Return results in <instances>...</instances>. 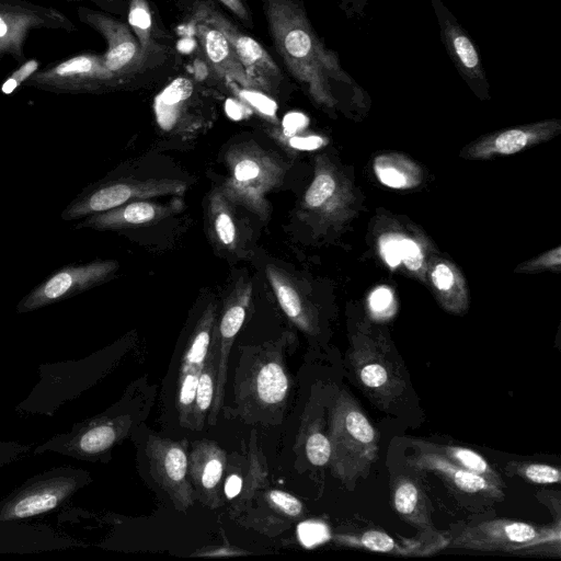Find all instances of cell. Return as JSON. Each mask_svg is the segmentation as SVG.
I'll return each instance as SVG.
<instances>
[{"label": "cell", "mask_w": 561, "mask_h": 561, "mask_svg": "<svg viewBox=\"0 0 561 561\" xmlns=\"http://www.w3.org/2000/svg\"><path fill=\"white\" fill-rule=\"evenodd\" d=\"M298 533L300 540L305 545L310 546L319 541V538L321 537V527L311 523H306L299 527Z\"/></svg>", "instance_id": "obj_46"}, {"label": "cell", "mask_w": 561, "mask_h": 561, "mask_svg": "<svg viewBox=\"0 0 561 561\" xmlns=\"http://www.w3.org/2000/svg\"><path fill=\"white\" fill-rule=\"evenodd\" d=\"M337 545L363 549L371 552L397 556H426L448 543L438 533L421 534V539L396 540L380 530H365L358 534H337L334 536Z\"/></svg>", "instance_id": "obj_18"}, {"label": "cell", "mask_w": 561, "mask_h": 561, "mask_svg": "<svg viewBox=\"0 0 561 561\" xmlns=\"http://www.w3.org/2000/svg\"><path fill=\"white\" fill-rule=\"evenodd\" d=\"M536 134L528 129H508L499 134L490 145L489 151L500 154H513L534 141Z\"/></svg>", "instance_id": "obj_33"}, {"label": "cell", "mask_w": 561, "mask_h": 561, "mask_svg": "<svg viewBox=\"0 0 561 561\" xmlns=\"http://www.w3.org/2000/svg\"><path fill=\"white\" fill-rule=\"evenodd\" d=\"M187 185L174 179H144L110 174L85 186L61 211L65 221L83 219L121 205L161 196H181Z\"/></svg>", "instance_id": "obj_4"}, {"label": "cell", "mask_w": 561, "mask_h": 561, "mask_svg": "<svg viewBox=\"0 0 561 561\" xmlns=\"http://www.w3.org/2000/svg\"><path fill=\"white\" fill-rule=\"evenodd\" d=\"M202 369L180 371L176 396V409L183 426L192 427V414L196 396L198 376Z\"/></svg>", "instance_id": "obj_29"}, {"label": "cell", "mask_w": 561, "mask_h": 561, "mask_svg": "<svg viewBox=\"0 0 561 561\" xmlns=\"http://www.w3.org/2000/svg\"><path fill=\"white\" fill-rule=\"evenodd\" d=\"M128 23L136 33L141 54H144L151 45L152 35L151 13L145 0L130 1Z\"/></svg>", "instance_id": "obj_32"}, {"label": "cell", "mask_w": 561, "mask_h": 561, "mask_svg": "<svg viewBox=\"0 0 561 561\" xmlns=\"http://www.w3.org/2000/svg\"><path fill=\"white\" fill-rule=\"evenodd\" d=\"M240 95L261 114L268 117L275 116L277 110L276 103L263 93L257 92L254 89H244L240 91Z\"/></svg>", "instance_id": "obj_38"}, {"label": "cell", "mask_w": 561, "mask_h": 561, "mask_svg": "<svg viewBox=\"0 0 561 561\" xmlns=\"http://www.w3.org/2000/svg\"><path fill=\"white\" fill-rule=\"evenodd\" d=\"M416 450L417 453L408 459L410 467L432 472L462 493L480 494L495 500L503 499L502 488L484 477L467 471L436 453Z\"/></svg>", "instance_id": "obj_19"}, {"label": "cell", "mask_w": 561, "mask_h": 561, "mask_svg": "<svg viewBox=\"0 0 561 561\" xmlns=\"http://www.w3.org/2000/svg\"><path fill=\"white\" fill-rule=\"evenodd\" d=\"M226 107H227V112H228L229 116L232 117L233 119H239L242 117L240 106L234 101H228Z\"/></svg>", "instance_id": "obj_50"}, {"label": "cell", "mask_w": 561, "mask_h": 561, "mask_svg": "<svg viewBox=\"0 0 561 561\" xmlns=\"http://www.w3.org/2000/svg\"><path fill=\"white\" fill-rule=\"evenodd\" d=\"M400 250L401 261H403L404 265L409 270L416 271L422 267L423 254L421 248L415 241L401 236Z\"/></svg>", "instance_id": "obj_39"}, {"label": "cell", "mask_w": 561, "mask_h": 561, "mask_svg": "<svg viewBox=\"0 0 561 561\" xmlns=\"http://www.w3.org/2000/svg\"><path fill=\"white\" fill-rule=\"evenodd\" d=\"M193 19L196 37L213 68L220 76L238 82L245 89H259L226 36L210 23Z\"/></svg>", "instance_id": "obj_20"}, {"label": "cell", "mask_w": 561, "mask_h": 561, "mask_svg": "<svg viewBox=\"0 0 561 561\" xmlns=\"http://www.w3.org/2000/svg\"><path fill=\"white\" fill-rule=\"evenodd\" d=\"M454 274L447 264H437L432 272L434 285L442 291L448 290L454 284Z\"/></svg>", "instance_id": "obj_43"}, {"label": "cell", "mask_w": 561, "mask_h": 561, "mask_svg": "<svg viewBox=\"0 0 561 561\" xmlns=\"http://www.w3.org/2000/svg\"><path fill=\"white\" fill-rule=\"evenodd\" d=\"M217 367V343L215 336L198 376L196 396L192 414V430H202L205 419L210 412L215 387Z\"/></svg>", "instance_id": "obj_28"}, {"label": "cell", "mask_w": 561, "mask_h": 561, "mask_svg": "<svg viewBox=\"0 0 561 561\" xmlns=\"http://www.w3.org/2000/svg\"><path fill=\"white\" fill-rule=\"evenodd\" d=\"M393 301V297L389 288L378 287L369 297V306L374 312L381 313L387 310Z\"/></svg>", "instance_id": "obj_42"}, {"label": "cell", "mask_w": 561, "mask_h": 561, "mask_svg": "<svg viewBox=\"0 0 561 561\" xmlns=\"http://www.w3.org/2000/svg\"><path fill=\"white\" fill-rule=\"evenodd\" d=\"M391 499L394 511L421 534H436L430 502L422 488L411 478L398 477L392 483Z\"/></svg>", "instance_id": "obj_21"}, {"label": "cell", "mask_w": 561, "mask_h": 561, "mask_svg": "<svg viewBox=\"0 0 561 561\" xmlns=\"http://www.w3.org/2000/svg\"><path fill=\"white\" fill-rule=\"evenodd\" d=\"M415 449L436 453L460 468L484 477L495 485L503 488L502 477L492 468L485 458L479 453L461 446L443 445L426 440H413Z\"/></svg>", "instance_id": "obj_25"}, {"label": "cell", "mask_w": 561, "mask_h": 561, "mask_svg": "<svg viewBox=\"0 0 561 561\" xmlns=\"http://www.w3.org/2000/svg\"><path fill=\"white\" fill-rule=\"evenodd\" d=\"M39 60L36 58L25 59L21 65L3 81L0 90L3 94H11L22 84H24L36 71L39 70Z\"/></svg>", "instance_id": "obj_36"}, {"label": "cell", "mask_w": 561, "mask_h": 561, "mask_svg": "<svg viewBox=\"0 0 561 561\" xmlns=\"http://www.w3.org/2000/svg\"><path fill=\"white\" fill-rule=\"evenodd\" d=\"M547 528L512 519L485 520L462 528L446 546L485 552L517 553L527 542L542 535Z\"/></svg>", "instance_id": "obj_12"}, {"label": "cell", "mask_w": 561, "mask_h": 561, "mask_svg": "<svg viewBox=\"0 0 561 561\" xmlns=\"http://www.w3.org/2000/svg\"><path fill=\"white\" fill-rule=\"evenodd\" d=\"M400 234H386L379 240V249L383 260L391 267L401 262Z\"/></svg>", "instance_id": "obj_40"}, {"label": "cell", "mask_w": 561, "mask_h": 561, "mask_svg": "<svg viewBox=\"0 0 561 561\" xmlns=\"http://www.w3.org/2000/svg\"><path fill=\"white\" fill-rule=\"evenodd\" d=\"M243 489V479L237 473L229 474L224 484V493L227 500L238 496Z\"/></svg>", "instance_id": "obj_45"}, {"label": "cell", "mask_w": 561, "mask_h": 561, "mask_svg": "<svg viewBox=\"0 0 561 561\" xmlns=\"http://www.w3.org/2000/svg\"><path fill=\"white\" fill-rule=\"evenodd\" d=\"M118 263L95 259L85 263L66 264L37 284L16 305L19 313L36 311L100 286L112 279Z\"/></svg>", "instance_id": "obj_6"}, {"label": "cell", "mask_w": 561, "mask_h": 561, "mask_svg": "<svg viewBox=\"0 0 561 561\" xmlns=\"http://www.w3.org/2000/svg\"><path fill=\"white\" fill-rule=\"evenodd\" d=\"M224 3L231 12H233L239 19L250 22V14L247 11L241 0H219Z\"/></svg>", "instance_id": "obj_48"}, {"label": "cell", "mask_w": 561, "mask_h": 561, "mask_svg": "<svg viewBox=\"0 0 561 561\" xmlns=\"http://www.w3.org/2000/svg\"><path fill=\"white\" fill-rule=\"evenodd\" d=\"M348 358L358 385L380 408L387 409L405 391L402 363L385 342L356 336Z\"/></svg>", "instance_id": "obj_5"}, {"label": "cell", "mask_w": 561, "mask_h": 561, "mask_svg": "<svg viewBox=\"0 0 561 561\" xmlns=\"http://www.w3.org/2000/svg\"><path fill=\"white\" fill-rule=\"evenodd\" d=\"M121 80L103 64L102 55L84 51L36 71L24 84L53 93H100Z\"/></svg>", "instance_id": "obj_7"}, {"label": "cell", "mask_w": 561, "mask_h": 561, "mask_svg": "<svg viewBox=\"0 0 561 561\" xmlns=\"http://www.w3.org/2000/svg\"><path fill=\"white\" fill-rule=\"evenodd\" d=\"M375 170L380 182L387 186L402 188L409 184L408 175L399 168L391 165L390 162H378Z\"/></svg>", "instance_id": "obj_37"}, {"label": "cell", "mask_w": 561, "mask_h": 561, "mask_svg": "<svg viewBox=\"0 0 561 561\" xmlns=\"http://www.w3.org/2000/svg\"><path fill=\"white\" fill-rule=\"evenodd\" d=\"M65 1L75 2V1H85V0H65ZM89 1H92V2L101 5L102 2H104L105 0H89Z\"/></svg>", "instance_id": "obj_51"}, {"label": "cell", "mask_w": 561, "mask_h": 561, "mask_svg": "<svg viewBox=\"0 0 561 561\" xmlns=\"http://www.w3.org/2000/svg\"><path fill=\"white\" fill-rule=\"evenodd\" d=\"M180 201L157 203L147 199L134 201L118 207L81 219L75 229L90 228L96 231H125L160 222L182 209Z\"/></svg>", "instance_id": "obj_15"}, {"label": "cell", "mask_w": 561, "mask_h": 561, "mask_svg": "<svg viewBox=\"0 0 561 561\" xmlns=\"http://www.w3.org/2000/svg\"><path fill=\"white\" fill-rule=\"evenodd\" d=\"M323 144V138L316 135L307 137L293 136L289 138V146L297 150H316L322 147Z\"/></svg>", "instance_id": "obj_44"}, {"label": "cell", "mask_w": 561, "mask_h": 561, "mask_svg": "<svg viewBox=\"0 0 561 561\" xmlns=\"http://www.w3.org/2000/svg\"><path fill=\"white\" fill-rule=\"evenodd\" d=\"M335 190L336 182L333 175L328 170H318L304 195L302 209L312 211L323 208Z\"/></svg>", "instance_id": "obj_31"}, {"label": "cell", "mask_w": 561, "mask_h": 561, "mask_svg": "<svg viewBox=\"0 0 561 561\" xmlns=\"http://www.w3.org/2000/svg\"><path fill=\"white\" fill-rule=\"evenodd\" d=\"M129 423L128 416L93 420L64 436L60 450L78 458L101 456L125 435Z\"/></svg>", "instance_id": "obj_17"}, {"label": "cell", "mask_w": 561, "mask_h": 561, "mask_svg": "<svg viewBox=\"0 0 561 561\" xmlns=\"http://www.w3.org/2000/svg\"><path fill=\"white\" fill-rule=\"evenodd\" d=\"M81 471L59 469L28 481L3 504L0 520H18L58 507L81 485Z\"/></svg>", "instance_id": "obj_9"}, {"label": "cell", "mask_w": 561, "mask_h": 561, "mask_svg": "<svg viewBox=\"0 0 561 561\" xmlns=\"http://www.w3.org/2000/svg\"><path fill=\"white\" fill-rule=\"evenodd\" d=\"M267 503L280 514L289 518H298L302 514L304 506L294 495L282 490H270L265 493Z\"/></svg>", "instance_id": "obj_35"}, {"label": "cell", "mask_w": 561, "mask_h": 561, "mask_svg": "<svg viewBox=\"0 0 561 561\" xmlns=\"http://www.w3.org/2000/svg\"><path fill=\"white\" fill-rule=\"evenodd\" d=\"M225 160L224 193L234 205L266 219L270 213L266 196L282 184L285 176L282 161L254 142L231 147Z\"/></svg>", "instance_id": "obj_2"}, {"label": "cell", "mask_w": 561, "mask_h": 561, "mask_svg": "<svg viewBox=\"0 0 561 561\" xmlns=\"http://www.w3.org/2000/svg\"><path fill=\"white\" fill-rule=\"evenodd\" d=\"M305 440V453L309 462L322 467L329 463L331 457V444L327 436L317 425L309 428Z\"/></svg>", "instance_id": "obj_34"}, {"label": "cell", "mask_w": 561, "mask_h": 561, "mask_svg": "<svg viewBox=\"0 0 561 561\" xmlns=\"http://www.w3.org/2000/svg\"><path fill=\"white\" fill-rule=\"evenodd\" d=\"M216 328V307L209 304L202 313L183 355L180 371L202 369Z\"/></svg>", "instance_id": "obj_27"}, {"label": "cell", "mask_w": 561, "mask_h": 561, "mask_svg": "<svg viewBox=\"0 0 561 561\" xmlns=\"http://www.w3.org/2000/svg\"><path fill=\"white\" fill-rule=\"evenodd\" d=\"M329 439V463L334 477L351 488L368 476L378 458V433L356 400L344 390L331 410Z\"/></svg>", "instance_id": "obj_1"}, {"label": "cell", "mask_w": 561, "mask_h": 561, "mask_svg": "<svg viewBox=\"0 0 561 561\" xmlns=\"http://www.w3.org/2000/svg\"><path fill=\"white\" fill-rule=\"evenodd\" d=\"M241 554L240 550L233 549V548H218L213 549L210 551H206L205 553H199V556H236Z\"/></svg>", "instance_id": "obj_49"}, {"label": "cell", "mask_w": 561, "mask_h": 561, "mask_svg": "<svg viewBox=\"0 0 561 561\" xmlns=\"http://www.w3.org/2000/svg\"><path fill=\"white\" fill-rule=\"evenodd\" d=\"M265 272L284 313L300 330L312 333L314 330L313 321L298 288L289 275L272 264L266 266Z\"/></svg>", "instance_id": "obj_23"}, {"label": "cell", "mask_w": 561, "mask_h": 561, "mask_svg": "<svg viewBox=\"0 0 561 561\" xmlns=\"http://www.w3.org/2000/svg\"><path fill=\"white\" fill-rule=\"evenodd\" d=\"M454 48L466 68L473 69L477 67L479 62L478 54L468 37L463 35L455 36Z\"/></svg>", "instance_id": "obj_41"}, {"label": "cell", "mask_w": 561, "mask_h": 561, "mask_svg": "<svg viewBox=\"0 0 561 561\" xmlns=\"http://www.w3.org/2000/svg\"><path fill=\"white\" fill-rule=\"evenodd\" d=\"M249 391L251 399L261 408H275L283 403L289 391V379L283 364L275 358H266L254 367Z\"/></svg>", "instance_id": "obj_22"}, {"label": "cell", "mask_w": 561, "mask_h": 561, "mask_svg": "<svg viewBox=\"0 0 561 561\" xmlns=\"http://www.w3.org/2000/svg\"><path fill=\"white\" fill-rule=\"evenodd\" d=\"M193 18L210 23L226 36L259 89L272 91L278 85L282 73L255 39L241 33L226 16L204 2L196 3Z\"/></svg>", "instance_id": "obj_11"}, {"label": "cell", "mask_w": 561, "mask_h": 561, "mask_svg": "<svg viewBox=\"0 0 561 561\" xmlns=\"http://www.w3.org/2000/svg\"><path fill=\"white\" fill-rule=\"evenodd\" d=\"M308 124V118L300 113H289L284 118V128L288 134L302 129Z\"/></svg>", "instance_id": "obj_47"}, {"label": "cell", "mask_w": 561, "mask_h": 561, "mask_svg": "<svg viewBox=\"0 0 561 561\" xmlns=\"http://www.w3.org/2000/svg\"><path fill=\"white\" fill-rule=\"evenodd\" d=\"M226 465L225 451L213 440L195 443L190 453L187 472L195 499L209 508L222 505L219 491Z\"/></svg>", "instance_id": "obj_16"}, {"label": "cell", "mask_w": 561, "mask_h": 561, "mask_svg": "<svg viewBox=\"0 0 561 561\" xmlns=\"http://www.w3.org/2000/svg\"><path fill=\"white\" fill-rule=\"evenodd\" d=\"M505 471L536 484H553L561 480L560 470L548 463L511 461L505 466Z\"/></svg>", "instance_id": "obj_30"}, {"label": "cell", "mask_w": 561, "mask_h": 561, "mask_svg": "<svg viewBox=\"0 0 561 561\" xmlns=\"http://www.w3.org/2000/svg\"><path fill=\"white\" fill-rule=\"evenodd\" d=\"M252 295L251 282L240 278L226 300L220 320L215 328L214 336L217 343L216 387L209 422L214 424L222 404L227 381L228 355L241 329Z\"/></svg>", "instance_id": "obj_13"}, {"label": "cell", "mask_w": 561, "mask_h": 561, "mask_svg": "<svg viewBox=\"0 0 561 561\" xmlns=\"http://www.w3.org/2000/svg\"><path fill=\"white\" fill-rule=\"evenodd\" d=\"M146 455L151 477L165 491L174 507L186 512L194 503L195 493L188 479L185 445L150 435Z\"/></svg>", "instance_id": "obj_10"}, {"label": "cell", "mask_w": 561, "mask_h": 561, "mask_svg": "<svg viewBox=\"0 0 561 561\" xmlns=\"http://www.w3.org/2000/svg\"><path fill=\"white\" fill-rule=\"evenodd\" d=\"M194 93L192 81L184 77L171 81L154 100L156 117L163 129L175 126Z\"/></svg>", "instance_id": "obj_26"}, {"label": "cell", "mask_w": 561, "mask_h": 561, "mask_svg": "<svg viewBox=\"0 0 561 561\" xmlns=\"http://www.w3.org/2000/svg\"><path fill=\"white\" fill-rule=\"evenodd\" d=\"M73 32L75 23L60 11L26 0H0V58L8 55L23 62L24 45L33 30Z\"/></svg>", "instance_id": "obj_8"}, {"label": "cell", "mask_w": 561, "mask_h": 561, "mask_svg": "<svg viewBox=\"0 0 561 561\" xmlns=\"http://www.w3.org/2000/svg\"><path fill=\"white\" fill-rule=\"evenodd\" d=\"M263 4L275 47L286 67L317 93L320 53L300 9L291 0H263Z\"/></svg>", "instance_id": "obj_3"}, {"label": "cell", "mask_w": 561, "mask_h": 561, "mask_svg": "<svg viewBox=\"0 0 561 561\" xmlns=\"http://www.w3.org/2000/svg\"><path fill=\"white\" fill-rule=\"evenodd\" d=\"M79 20L99 32L107 44L102 55L105 68L121 81L135 70L142 58L139 43L129 27L117 19L89 8L77 9Z\"/></svg>", "instance_id": "obj_14"}, {"label": "cell", "mask_w": 561, "mask_h": 561, "mask_svg": "<svg viewBox=\"0 0 561 561\" xmlns=\"http://www.w3.org/2000/svg\"><path fill=\"white\" fill-rule=\"evenodd\" d=\"M233 205L219 187L209 195L207 209L209 231L216 244L227 251H236L240 241Z\"/></svg>", "instance_id": "obj_24"}]
</instances>
